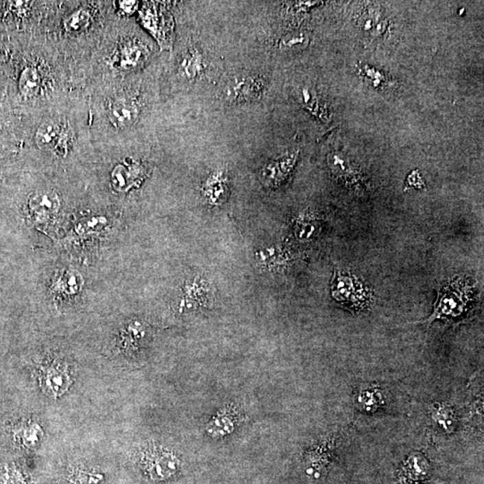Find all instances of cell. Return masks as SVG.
I'll return each instance as SVG.
<instances>
[{
    "label": "cell",
    "instance_id": "4",
    "mask_svg": "<svg viewBox=\"0 0 484 484\" xmlns=\"http://www.w3.org/2000/svg\"><path fill=\"white\" fill-rule=\"evenodd\" d=\"M43 389L52 397H60L69 390L71 384L69 371L62 362H54L40 369Z\"/></svg>",
    "mask_w": 484,
    "mask_h": 484
},
{
    "label": "cell",
    "instance_id": "10",
    "mask_svg": "<svg viewBox=\"0 0 484 484\" xmlns=\"http://www.w3.org/2000/svg\"><path fill=\"white\" fill-rule=\"evenodd\" d=\"M430 418L444 433L452 434L457 427V416L453 407L446 404H434L430 408Z\"/></svg>",
    "mask_w": 484,
    "mask_h": 484
},
{
    "label": "cell",
    "instance_id": "12",
    "mask_svg": "<svg viewBox=\"0 0 484 484\" xmlns=\"http://www.w3.org/2000/svg\"><path fill=\"white\" fill-rule=\"evenodd\" d=\"M81 275L76 270H69L58 278L54 290L58 295L74 296L80 292L82 289Z\"/></svg>",
    "mask_w": 484,
    "mask_h": 484
},
{
    "label": "cell",
    "instance_id": "9",
    "mask_svg": "<svg viewBox=\"0 0 484 484\" xmlns=\"http://www.w3.org/2000/svg\"><path fill=\"white\" fill-rule=\"evenodd\" d=\"M383 392L380 387L373 384L366 385L360 389L357 395L358 407L362 412L372 413L383 406Z\"/></svg>",
    "mask_w": 484,
    "mask_h": 484
},
{
    "label": "cell",
    "instance_id": "3",
    "mask_svg": "<svg viewBox=\"0 0 484 484\" xmlns=\"http://www.w3.org/2000/svg\"><path fill=\"white\" fill-rule=\"evenodd\" d=\"M140 463L154 481L169 479L180 470V460L171 450L161 446L150 445L141 452Z\"/></svg>",
    "mask_w": 484,
    "mask_h": 484
},
{
    "label": "cell",
    "instance_id": "1",
    "mask_svg": "<svg viewBox=\"0 0 484 484\" xmlns=\"http://www.w3.org/2000/svg\"><path fill=\"white\" fill-rule=\"evenodd\" d=\"M473 286L468 280L457 278L443 287L433 315L425 322L435 319L454 321L468 312V304L473 300Z\"/></svg>",
    "mask_w": 484,
    "mask_h": 484
},
{
    "label": "cell",
    "instance_id": "17",
    "mask_svg": "<svg viewBox=\"0 0 484 484\" xmlns=\"http://www.w3.org/2000/svg\"><path fill=\"white\" fill-rule=\"evenodd\" d=\"M122 3V10L126 12H132L137 8V2L134 1H123Z\"/></svg>",
    "mask_w": 484,
    "mask_h": 484
},
{
    "label": "cell",
    "instance_id": "7",
    "mask_svg": "<svg viewBox=\"0 0 484 484\" xmlns=\"http://www.w3.org/2000/svg\"><path fill=\"white\" fill-rule=\"evenodd\" d=\"M60 205L57 194L48 190L35 193L30 199L31 210L36 216L37 221H46L57 212Z\"/></svg>",
    "mask_w": 484,
    "mask_h": 484
},
{
    "label": "cell",
    "instance_id": "11",
    "mask_svg": "<svg viewBox=\"0 0 484 484\" xmlns=\"http://www.w3.org/2000/svg\"><path fill=\"white\" fill-rule=\"evenodd\" d=\"M60 133V127L57 123L52 120L43 123L35 136L37 146L44 151L51 150L58 145Z\"/></svg>",
    "mask_w": 484,
    "mask_h": 484
},
{
    "label": "cell",
    "instance_id": "8",
    "mask_svg": "<svg viewBox=\"0 0 484 484\" xmlns=\"http://www.w3.org/2000/svg\"><path fill=\"white\" fill-rule=\"evenodd\" d=\"M139 115V108L131 100L122 98L111 104L110 117L116 127H128L133 124Z\"/></svg>",
    "mask_w": 484,
    "mask_h": 484
},
{
    "label": "cell",
    "instance_id": "5",
    "mask_svg": "<svg viewBox=\"0 0 484 484\" xmlns=\"http://www.w3.org/2000/svg\"><path fill=\"white\" fill-rule=\"evenodd\" d=\"M265 80L257 76H245L234 79L227 88V99L233 102H246L257 99L262 95Z\"/></svg>",
    "mask_w": 484,
    "mask_h": 484
},
{
    "label": "cell",
    "instance_id": "6",
    "mask_svg": "<svg viewBox=\"0 0 484 484\" xmlns=\"http://www.w3.org/2000/svg\"><path fill=\"white\" fill-rule=\"evenodd\" d=\"M429 472L430 463L424 454L413 452L402 466L399 477L404 484H417L429 475Z\"/></svg>",
    "mask_w": 484,
    "mask_h": 484
},
{
    "label": "cell",
    "instance_id": "14",
    "mask_svg": "<svg viewBox=\"0 0 484 484\" xmlns=\"http://www.w3.org/2000/svg\"><path fill=\"white\" fill-rule=\"evenodd\" d=\"M146 51L139 44L130 43L122 49L119 55L120 66L126 69L139 66L146 57Z\"/></svg>",
    "mask_w": 484,
    "mask_h": 484
},
{
    "label": "cell",
    "instance_id": "2",
    "mask_svg": "<svg viewBox=\"0 0 484 484\" xmlns=\"http://www.w3.org/2000/svg\"><path fill=\"white\" fill-rule=\"evenodd\" d=\"M336 301L351 310H362L371 306L373 295L362 281L350 272L336 271L332 284Z\"/></svg>",
    "mask_w": 484,
    "mask_h": 484
},
{
    "label": "cell",
    "instance_id": "15",
    "mask_svg": "<svg viewBox=\"0 0 484 484\" xmlns=\"http://www.w3.org/2000/svg\"><path fill=\"white\" fill-rule=\"evenodd\" d=\"M181 69L189 78H194L200 75L204 69L203 58H202L200 54L196 49L190 51L183 58Z\"/></svg>",
    "mask_w": 484,
    "mask_h": 484
},
{
    "label": "cell",
    "instance_id": "13",
    "mask_svg": "<svg viewBox=\"0 0 484 484\" xmlns=\"http://www.w3.org/2000/svg\"><path fill=\"white\" fill-rule=\"evenodd\" d=\"M40 81L39 72L35 67H25L20 75L19 80L20 93L25 97L34 95L39 89Z\"/></svg>",
    "mask_w": 484,
    "mask_h": 484
},
{
    "label": "cell",
    "instance_id": "16",
    "mask_svg": "<svg viewBox=\"0 0 484 484\" xmlns=\"http://www.w3.org/2000/svg\"><path fill=\"white\" fill-rule=\"evenodd\" d=\"M88 22H89V14L87 12L78 11L67 19V27L69 31H79L86 27Z\"/></svg>",
    "mask_w": 484,
    "mask_h": 484
}]
</instances>
